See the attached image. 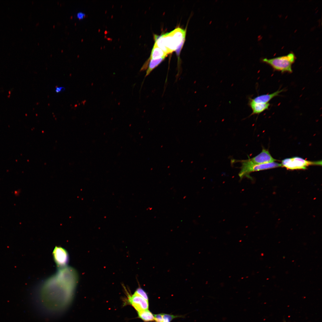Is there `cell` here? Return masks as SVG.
Listing matches in <instances>:
<instances>
[{"label":"cell","instance_id":"obj_1","mask_svg":"<svg viewBox=\"0 0 322 322\" xmlns=\"http://www.w3.org/2000/svg\"><path fill=\"white\" fill-rule=\"evenodd\" d=\"M78 278L73 269L64 267L48 279L39 295V303L44 311L55 314L66 309L72 301Z\"/></svg>","mask_w":322,"mask_h":322},{"label":"cell","instance_id":"obj_5","mask_svg":"<svg viewBox=\"0 0 322 322\" xmlns=\"http://www.w3.org/2000/svg\"><path fill=\"white\" fill-rule=\"evenodd\" d=\"M128 301L137 312L148 308V301L135 293L128 296Z\"/></svg>","mask_w":322,"mask_h":322},{"label":"cell","instance_id":"obj_17","mask_svg":"<svg viewBox=\"0 0 322 322\" xmlns=\"http://www.w3.org/2000/svg\"><path fill=\"white\" fill-rule=\"evenodd\" d=\"M185 39H184L182 41L181 43L179 44L177 48V49L175 50L177 55L178 57V62H179V55L180 54L181 50V49L183 47V45L184 44V43L185 41Z\"/></svg>","mask_w":322,"mask_h":322},{"label":"cell","instance_id":"obj_8","mask_svg":"<svg viewBox=\"0 0 322 322\" xmlns=\"http://www.w3.org/2000/svg\"><path fill=\"white\" fill-rule=\"evenodd\" d=\"M165 58H162L157 59H151L146 62L141 69V71H144L147 68L145 77L148 75L152 71L157 67L165 59Z\"/></svg>","mask_w":322,"mask_h":322},{"label":"cell","instance_id":"obj_16","mask_svg":"<svg viewBox=\"0 0 322 322\" xmlns=\"http://www.w3.org/2000/svg\"><path fill=\"white\" fill-rule=\"evenodd\" d=\"M134 293L141 297L147 301H148V298L146 292L141 288H138L135 291Z\"/></svg>","mask_w":322,"mask_h":322},{"label":"cell","instance_id":"obj_6","mask_svg":"<svg viewBox=\"0 0 322 322\" xmlns=\"http://www.w3.org/2000/svg\"><path fill=\"white\" fill-rule=\"evenodd\" d=\"M54 260L57 264L60 267H64L68 260V256L66 251L63 248L56 247L53 252Z\"/></svg>","mask_w":322,"mask_h":322},{"label":"cell","instance_id":"obj_13","mask_svg":"<svg viewBox=\"0 0 322 322\" xmlns=\"http://www.w3.org/2000/svg\"><path fill=\"white\" fill-rule=\"evenodd\" d=\"M167 54L154 44L151 50L149 58L146 61L151 59H157L162 58H166Z\"/></svg>","mask_w":322,"mask_h":322},{"label":"cell","instance_id":"obj_3","mask_svg":"<svg viewBox=\"0 0 322 322\" xmlns=\"http://www.w3.org/2000/svg\"><path fill=\"white\" fill-rule=\"evenodd\" d=\"M239 161L242 164L241 171L239 174L241 179L244 177H249V175L252 172L281 166V164L275 162L261 164H255L249 159L239 160Z\"/></svg>","mask_w":322,"mask_h":322},{"label":"cell","instance_id":"obj_20","mask_svg":"<svg viewBox=\"0 0 322 322\" xmlns=\"http://www.w3.org/2000/svg\"><path fill=\"white\" fill-rule=\"evenodd\" d=\"M65 88L63 86H56L55 89V92L57 93L63 92L65 90Z\"/></svg>","mask_w":322,"mask_h":322},{"label":"cell","instance_id":"obj_9","mask_svg":"<svg viewBox=\"0 0 322 322\" xmlns=\"http://www.w3.org/2000/svg\"><path fill=\"white\" fill-rule=\"evenodd\" d=\"M284 91L283 89L278 90L273 93L258 96L254 98H250L252 101L257 103H268L274 97L278 96Z\"/></svg>","mask_w":322,"mask_h":322},{"label":"cell","instance_id":"obj_21","mask_svg":"<svg viewBox=\"0 0 322 322\" xmlns=\"http://www.w3.org/2000/svg\"><path fill=\"white\" fill-rule=\"evenodd\" d=\"M76 16L78 19H83L85 16V14L82 12H79L77 13Z\"/></svg>","mask_w":322,"mask_h":322},{"label":"cell","instance_id":"obj_10","mask_svg":"<svg viewBox=\"0 0 322 322\" xmlns=\"http://www.w3.org/2000/svg\"><path fill=\"white\" fill-rule=\"evenodd\" d=\"M248 105L251 109L252 112L250 115L254 114H259L265 110H267L270 106L269 103H255L250 99Z\"/></svg>","mask_w":322,"mask_h":322},{"label":"cell","instance_id":"obj_14","mask_svg":"<svg viewBox=\"0 0 322 322\" xmlns=\"http://www.w3.org/2000/svg\"><path fill=\"white\" fill-rule=\"evenodd\" d=\"M154 36L155 41L154 44L167 54L170 53L165 44L163 34L160 35H155Z\"/></svg>","mask_w":322,"mask_h":322},{"label":"cell","instance_id":"obj_15","mask_svg":"<svg viewBox=\"0 0 322 322\" xmlns=\"http://www.w3.org/2000/svg\"><path fill=\"white\" fill-rule=\"evenodd\" d=\"M137 312L139 318L144 322H148L154 320V315L148 309Z\"/></svg>","mask_w":322,"mask_h":322},{"label":"cell","instance_id":"obj_4","mask_svg":"<svg viewBox=\"0 0 322 322\" xmlns=\"http://www.w3.org/2000/svg\"><path fill=\"white\" fill-rule=\"evenodd\" d=\"M281 164V166L288 169H305L310 165H321L322 161H311L296 157L284 159Z\"/></svg>","mask_w":322,"mask_h":322},{"label":"cell","instance_id":"obj_11","mask_svg":"<svg viewBox=\"0 0 322 322\" xmlns=\"http://www.w3.org/2000/svg\"><path fill=\"white\" fill-rule=\"evenodd\" d=\"M170 32L178 47L183 40L185 39L186 34V29L184 30L179 27H178Z\"/></svg>","mask_w":322,"mask_h":322},{"label":"cell","instance_id":"obj_7","mask_svg":"<svg viewBox=\"0 0 322 322\" xmlns=\"http://www.w3.org/2000/svg\"><path fill=\"white\" fill-rule=\"evenodd\" d=\"M249 159L253 163L256 164L271 163L276 160L271 156L268 150L264 148L258 154Z\"/></svg>","mask_w":322,"mask_h":322},{"label":"cell","instance_id":"obj_19","mask_svg":"<svg viewBox=\"0 0 322 322\" xmlns=\"http://www.w3.org/2000/svg\"><path fill=\"white\" fill-rule=\"evenodd\" d=\"M154 321L156 322H163V314H159L154 315Z\"/></svg>","mask_w":322,"mask_h":322},{"label":"cell","instance_id":"obj_12","mask_svg":"<svg viewBox=\"0 0 322 322\" xmlns=\"http://www.w3.org/2000/svg\"><path fill=\"white\" fill-rule=\"evenodd\" d=\"M164 41L166 47L169 53L175 51L177 47L171 35V32L163 34Z\"/></svg>","mask_w":322,"mask_h":322},{"label":"cell","instance_id":"obj_18","mask_svg":"<svg viewBox=\"0 0 322 322\" xmlns=\"http://www.w3.org/2000/svg\"><path fill=\"white\" fill-rule=\"evenodd\" d=\"M176 317L173 315L163 314V322H170Z\"/></svg>","mask_w":322,"mask_h":322},{"label":"cell","instance_id":"obj_2","mask_svg":"<svg viewBox=\"0 0 322 322\" xmlns=\"http://www.w3.org/2000/svg\"><path fill=\"white\" fill-rule=\"evenodd\" d=\"M294 55L290 53L287 55L268 59L264 58L262 61L270 65L275 70L281 72H292V66L295 61Z\"/></svg>","mask_w":322,"mask_h":322}]
</instances>
